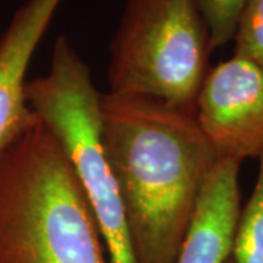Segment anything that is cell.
<instances>
[{
    "mask_svg": "<svg viewBox=\"0 0 263 263\" xmlns=\"http://www.w3.org/2000/svg\"><path fill=\"white\" fill-rule=\"evenodd\" d=\"M101 130L136 263H176L218 162L195 108L101 92Z\"/></svg>",
    "mask_w": 263,
    "mask_h": 263,
    "instance_id": "cell-1",
    "label": "cell"
},
{
    "mask_svg": "<svg viewBox=\"0 0 263 263\" xmlns=\"http://www.w3.org/2000/svg\"><path fill=\"white\" fill-rule=\"evenodd\" d=\"M0 263H110L66 152L38 119L0 154Z\"/></svg>",
    "mask_w": 263,
    "mask_h": 263,
    "instance_id": "cell-2",
    "label": "cell"
},
{
    "mask_svg": "<svg viewBox=\"0 0 263 263\" xmlns=\"http://www.w3.org/2000/svg\"><path fill=\"white\" fill-rule=\"evenodd\" d=\"M28 104L59 141L94 212L110 263H136L117 181L104 146L101 92L69 38L59 35L48 70L28 81Z\"/></svg>",
    "mask_w": 263,
    "mask_h": 263,
    "instance_id": "cell-3",
    "label": "cell"
},
{
    "mask_svg": "<svg viewBox=\"0 0 263 263\" xmlns=\"http://www.w3.org/2000/svg\"><path fill=\"white\" fill-rule=\"evenodd\" d=\"M211 53L197 0H126L110 44L108 92L195 108Z\"/></svg>",
    "mask_w": 263,
    "mask_h": 263,
    "instance_id": "cell-4",
    "label": "cell"
},
{
    "mask_svg": "<svg viewBox=\"0 0 263 263\" xmlns=\"http://www.w3.org/2000/svg\"><path fill=\"white\" fill-rule=\"evenodd\" d=\"M195 114L218 160H259L263 155V69L237 56L211 67Z\"/></svg>",
    "mask_w": 263,
    "mask_h": 263,
    "instance_id": "cell-5",
    "label": "cell"
},
{
    "mask_svg": "<svg viewBox=\"0 0 263 263\" xmlns=\"http://www.w3.org/2000/svg\"><path fill=\"white\" fill-rule=\"evenodd\" d=\"M62 2L27 0L0 37V154L37 119L27 98V73Z\"/></svg>",
    "mask_w": 263,
    "mask_h": 263,
    "instance_id": "cell-6",
    "label": "cell"
},
{
    "mask_svg": "<svg viewBox=\"0 0 263 263\" xmlns=\"http://www.w3.org/2000/svg\"><path fill=\"white\" fill-rule=\"evenodd\" d=\"M241 162L219 160L208 177L176 263H228L241 211Z\"/></svg>",
    "mask_w": 263,
    "mask_h": 263,
    "instance_id": "cell-7",
    "label": "cell"
},
{
    "mask_svg": "<svg viewBox=\"0 0 263 263\" xmlns=\"http://www.w3.org/2000/svg\"><path fill=\"white\" fill-rule=\"evenodd\" d=\"M230 259L231 263H263V155L253 192L240 211Z\"/></svg>",
    "mask_w": 263,
    "mask_h": 263,
    "instance_id": "cell-8",
    "label": "cell"
},
{
    "mask_svg": "<svg viewBox=\"0 0 263 263\" xmlns=\"http://www.w3.org/2000/svg\"><path fill=\"white\" fill-rule=\"evenodd\" d=\"M234 54L263 69V0H247L237 22Z\"/></svg>",
    "mask_w": 263,
    "mask_h": 263,
    "instance_id": "cell-9",
    "label": "cell"
},
{
    "mask_svg": "<svg viewBox=\"0 0 263 263\" xmlns=\"http://www.w3.org/2000/svg\"><path fill=\"white\" fill-rule=\"evenodd\" d=\"M206 22L212 51L234 38L238 18L247 0H197Z\"/></svg>",
    "mask_w": 263,
    "mask_h": 263,
    "instance_id": "cell-10",
    "label": "cell"
},
{
    "mask_svg": "<svg viewBox=\"0 0 263 263\" xmlns=\"http://www.w3.org/2000/svg\"><path fill=\"white\" fill-rule=\"evenodd\" d=\"M228 263H231V259H230V260H228Z\"/></svg>",
    "mask_w": 263,
    "mask_h": 263,
    "instance_id": "cell-11",
    "label": "cell"
}]
</instances>
